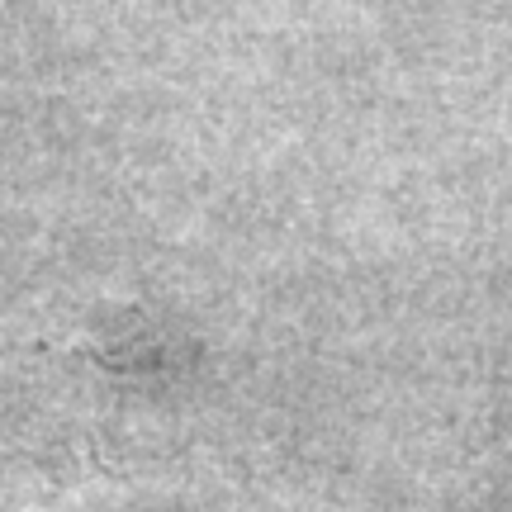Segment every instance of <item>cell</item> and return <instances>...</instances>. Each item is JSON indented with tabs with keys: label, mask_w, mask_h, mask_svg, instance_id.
<instances>
[]
</instances>
